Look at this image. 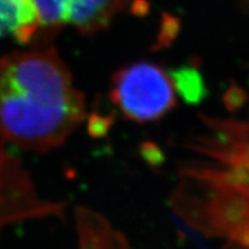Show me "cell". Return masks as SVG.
Masks as SVG:
<instances>
[{
	"label": "cell",
	"instance_id": "1",
	"mask_svg": "<svg viewBox=\"0 0 249 249\" xmlns=\"http://www.w3.org/2000/svg\"><path fill=\"white\" fill-rule=\"evenodd\" d=\"M85 117V97L52 46L0 58V138L49 151L65 142Z\"/></svg>",
	"mask_w": 249,
	"mask_h": 249
},
{
	"label": "cell",
	"instance_id": "2",
	"mask_svg": "<svg viewBox=\"0 0 249 249\" xmlns=\"http://www.w3.org/2000/svg\"><path fill=\"white\" fill-rule=\"evenodd\" d=\"M110 96L121 113L136 123L160 119L176 107L170 75L148 61L134 62L117 71Z\"/></svg>",
	"mask_w": 249,
	"mask_h": 249
},
{
	"label": "cell",
	"instance_id": "3",
	"mask_svg": "<svg viewBox=\"0 0 249 249\" xmlns=\"http://www.w3.org/2000/svg\"><path fill=\"white\" fill-rule=\"evenodd\" d=\"M127 0H67L66 23L83 35H92L110 26Z\"/></svg>",
	"mask_w": 249,
	"mask_h": 249
},
{
	"label": "cell",
	"instance_id": "4",
	"mask_svg": "<svg viewBox=\"0 0 249 249\" xmlns=\"http://www.w3.org/2000/svg\"><path fill=\"white\" fill-rule=\"evenodd\" d=\"M39 18L33 0H0V37L26 44L37 36Z\"/></svg>",
	"mask_w": 249,
	"mask_h": 249
},
{
	"label": "cell",
	"instance_id": "5",
	"mask_svg": "<svg viewBox=\"0 0 249 249\" xmlns=\"http://www.w3.org/2000/svg\"><path fill=\"white\" fill-rule=\"evenodd\" d=\"M77 229L82 247L126 248L128 241L123 233L113 230L111 224L101 214L87 208H77Z\"/></svg>",
	"mask_w": 249,
	"mask_h": 249
},
{
	"label": "cell",
	"instance_id": "6",
	"mask_svg": "<svg viewBox=\"0 0 249 249\" xmlns=\"http://www.w3.org/2000/svg\"><path fill=\"white\" fill-rule=\"evenodd\" d=\"M169 75L176 92L179 93L187 104L196 105L207 97L208 88L203 75L194 64L173 68L170 71Z\"/></svg>",
	"mask_w": 249,
	"mask_h": 249
},
{
	"label": "cell",
	"instance_id": "7",
	"mask_svg": "<svg viewBox=\"0 0 249 249\" xmlns=\"http://www.w3.org/2000/svg\"><path fill=\"white\" fill-rule=\"evenodd\" d=\"M179 29L180 21L178 18L167 13H164L160 34L157 36V40H156L154 49L160 50L170 46L173 43V40L176 39L177 35H178Z\"/></svg>",
	"mask_w": 249,
	"mask_h": 249
},
{
	"label": "cell",
	"instance_id": "8",
	"mask_svg": "<svg viewBox=\"0 0 249 249\" xmlns=\"http://www.w3.org/2000/svg\"><path fill=\"white\" fill-rule=\"evenodd\" d=\"M113 123V117L93 113L88 119V132L93 138H102L108 132Z\"/></svg>",
	"mask_w": 249,
	"mask_h": 249
},
{
	"label": "cell",
	"instance_id": "9",
	"mask_svg": "<svg viewBox=\"0 0 249 249\" xmlns=\"http://www.w3.org/2000/svg\"><path fill=\"white\" fill-rule=\"evenodd\" d=\"M247 93L239 86L232 85L224 95V104L230 111H236L247 102Z\"/></svg>",
	"mask_w": 249,
	"mask_h": 249
},
{
	"label": "cell",
	"instance_id": "10",
	"mask_svg": "<svg viewBox=\"0 0 249 249\" xmlns=\"http://www.w3.org/2000/svg\"><path fill=\"white\" fill-rule=\"evenodd\" d=\"M141 155L145 161L151 166H160L165 160L163 152L152 142L143 143L141 145Z\"/></svg>",
	"mask_w": 249,
	"mask_h": 249
}]
</instances>
